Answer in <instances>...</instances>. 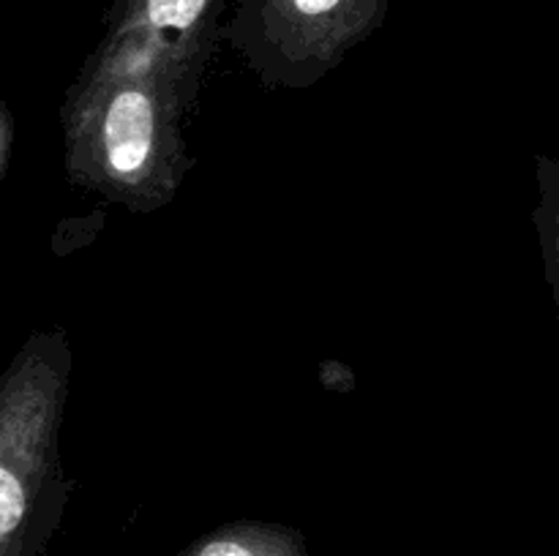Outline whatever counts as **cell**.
I'll return each mask as SVG.
<instances>
[{
  "instance_id": "6da1fadb",
  "label": "cell",
  "mask_w": 559,
  "mask_h": 556,
  "mask_svg": "<svg viewBox=\"0 0 559 556\" xmlns=\"http://www.w3.org/2000/svg\"><path fill=\"white\" fill-rule=\"evenodd\" d=\"M189 109L145 55L102 38L60 107L66 174L131 213L162 210L194 164L180 131Z\"/></svg>"
},
{
  "instance_id": "7a4b0ae2",
  "label": "cell",
  "mask_w": 559,
  "mask_h": 556,
  "mask_svg": "<svg viewBox=\"0 0 559 556\" xmlns=\"http://www.w3.org/2000/svg\"><path fill=\"white\" fill-rule=\"evenodd\" d=\"M71 365L69 338L52 327L0 376V556L41 554L74 488L60 458Z\"/></svg>"
},
{
  "instance_id": "3957f363",
  "label": "cell",
  "mask_w": 559,
  "mask_h": 556,
  "mask_svg": "<svg viewBox=\"0 0 559 556\" xmlns=\"http://www.w3.org/2000/svg\"><path fill=\"white\" fill-rule=\"evenodd\" d=\"M391 0H238L222 31L267 90H306L385 25Z\"/></svg>"
},
{
  "instance_id": "277c9868",
  "label": "cell",
  "mask_w": 559,
  "mask_h": 556,
  "mask_svg": "<svg viewBox=\"0 0 559 556\" xmlns=\"http://www.w3.org/2000/svg\"><path fill=\"white\" fill-rule=\"evenodd\" d=\"M222 9L224 0H115L104 36L151 58L194 107L222 38Z\"/></svg>"
},
{
  "instance_id": "5b68a950",
  "label": "cell",
  "mask_w": 559,
  "mask_h": 556,
  "mask_svg": "<svg viewBox=\"0 0 559 556\" xmlns=\"http://www.w3.org/2000/svg\"><path fill=\"white\" fill-rule=\"evenodd\" d=\"M178 556H309L306 537L273 521H233L202 534Z\"/></svg>"
},
{
  "instance_id": "8992f818",
  "label": "cell",
  "mask_w": 559,
  "mask_h": 556,
  "mask_svg": "<svg viewBox=\"0 0 559 556\" xmlns=\"http://www.w3.org/2000/svg\"><path fill=\"white\" fill-rule=\"evenodd\" d=\"M540 178V202L535 207V223H538L540 249L546 262V281L557 298V191H559V169L557 161L549 156L538 158Z\"/></svg>"
},
{
  "instance_id": "52a82bcc",
  "label": "cell",
  "mask_w": 559,
  "mask_h": 556,
  "mask_svg": "<svg viewBox=\"0 0 559 556\" xmlns=\"http://www.w3.org/2000/svg\"><path fill=\"white\" fill-rule=\"evenodd\" d=\"M320 382L325 390L333 392H353L355 390V374L347 363L342 360H325L320 365Z\"/></svg>"
},
{
  "instance_id": "ba28073f",
  "label": "cell",
  "mask_w": 559,
  "mask_h": 556,
  "mask_svg": "<svg viewBox=\"0 0 559 556\" xmlns=\"http://www.w3.org/2000/svg\"><path fill=\"white\" fill-rule=\"evenodd\" d=\"M14 114L5 107V101H0V178L5 174L11 161V153H14Z\"/></svg>"
}]
</instances>
